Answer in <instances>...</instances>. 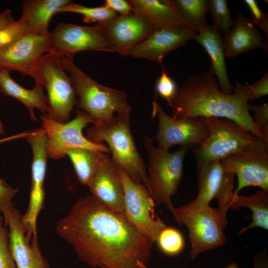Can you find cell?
<instances>
[{
  "label": "cell",
  "mask_w": 268,
  "mask_h": 268,
  "mask_svg": "<svg viewBox=\"0 0 268 268\" xmlns=\"http://www.w3.org/2000/svg\"><path fill=\"white\" fill-rule=\"evenodd\" d=\"M57 234L79 259L100 268L147 266L154 243L124 213L111 209L91 195L79 198L57 223Z\"/></svg>",
  "instance_id": "obj_1"
},
{
  "label": "cell",
  "mask_w": 268,
  "mask_h": 268,
  "mask_svg": "<svg viewBox=\"0 0 268 268\" xmlns=\"http://www.w3.org/2000/svg\"><path fill=\"white\" fill-rule=\"evenodd\" d=\"M248 105L237 86L234 87L232 94L223 93L215 75L209 69L189 77L177 88L168 105L174 118H226L234 121L255 136L263 139L249 113Z\"/></svg>",
  "instance_id": "obj_2"
},
{
  "label": "cell",
  "mask_w": 268,
  "mask_h": 268,
  "mask_svg": "<svg viewBox=\"0 0 268 268\" xmlns=\"http://www.w3.org/2000/svg\"><path fill=\"white\" fill-rule=\"evenodd\" d=\"M130 114H121L109 120L94 122L87 130V137L98 144L105 142L116 168L124 172L135 183H143L148 190L145 164L131 130Z\"/></svg>",
  "instance_id": "obj_3"
},
{
  "label": "cell",
  "mask_w": 268,
  "mask_h": 268,
  "mask_svg": "<svg viewBox=\"0 0 268 268\" xmlns=\"http://www.w3.org/2000/svg\"><path fill=\"white\" fill-rule=\"evenodd\" d=\"M61 64L68 73L76 105L94 122L109 120L121 114H131L132 108L124 91L97 83L75 65L73 59L62 57Z\"/></svg>",
  "instance_id": "obj_4"
},
{
  "label": "cell",
  "mask_w": 268,
  "mask_h": 268,
  "mask_svg": "<svg viewBox=\"0 0 268 268\" xmlns=\"http://www.w3.org/2000/svg\"><path fill=\"white\" fill-rule=\"evenodd\" d=\"M228 210L198 203L194 200L176 208L175 220L180 225H184L189 231L191 244L190 256L192 259L225 243L224 229L228 224Z\"/></svg>",
  "instance_id": "obj_5"
},
{
  "label": "cell",
  "mask_w": 268,
  "mask_h": 268,
  "mask_svg": "<svg viewBox=\"0 0 268 268\" xmlns=\"http://www.w3.org/2000/svg\"><path fill=\"white\" fill-rule=\"evenodd\" d=\"M143 140L148 155V191L156 206L165 205L176 219V208L171 197L178 192L187 150L180 148L170 152L154 145L152 138L145 137Z\"/></svg>",
  "instance_id": "obj_6"
},
{
  "label": "cell",
  "mask_w": 268,
  "mask_h": 268,
  "mask_svg": "<svg viewBox=\"0 0 268 268\" xmlns=\"http://www.w3.org/2000/svg\"><path fill=\"white\" fill-rule=\"evenodd\" d=\"M27 75L46 88L48 107L46 115L58 122H68L76 98L68 75L62 66L61 57L46 53L38 59Z\"/></svg>",
  "instance_id": "obj_7"
},
{
  "label": "cell",
  "mask_w": 268,
  "mask_h": 268,
  "mask_svg": "<svg viewBox=\"0 0 268 268\" xmlns=\"http://www.w3.org/2000/svg\"><path fill=\"white\" fill-rule=\"evenodd\" d=\"M41 127L46 135L48 157L58 160L66 156L67 151L72 148H85L110 153L105 144L90 141L82 134L83 129L93 123L91 117L84 111H77L75 118L65 123L53 120L47 115L40 116Z\"/></svg>",
  "instance_id": "obj_8"
},
{
  "label": "cell",
  "mask_w": 268,
  "mask_h": 268,
  "mask_svg": "<svg viewBox=\"0 0 268 268\" xmlns=\"http://www.w3.org/2000/svg\"><path fill=\"white\" fill-rule=\"evenodd\" d=\"M154 93L153 116L157 115L158 123L155 140L157 147L165 150L175 145L186 150L201 146L209 134L205 118L192 117L177 119L168 115L159 104Z\"/></svg>",
  "instance_id": "obj_9"
},
{
  "label": "cell",
  "mask_w": 268,
  "mask_h": 268,
  "mask_svg": "<svg viewBox=\"0 0 268 268\" xmlns=\"http://www.w3.org/2000/svg\"><path fill=\"white\" fill-rule=\"evenodd\" d=\"M205 118L209 135L201 146L192 150L197 168L239 151L256 137L232 120L216 117Z\"/></svg>",
  "instance_id": "obj_10"
},
{
  "label": "cell",
  "mask_w": 268,
  "mask_h": 268,
  "mask_svg": "<svg viewBox=\"0 0 268 268\" xmlns=\"http://www.w3.org/2000/svg\"><path fill=\"white\" fill-rule=\"evenodd\" d=\"M220 161L237 176L235 195L251 186L268 191V142L256 137L240 150Z\"/></svg>",
  "instance_id": "obj_11"
},
{
  "label": "cell",
  "mask_w": 268,
  "mask_h": 268,
  "mask_svg": "<svg viewBox=\"0 0 268 268\" xmlns=\"http://www.w3.org/2000/svg\"><path fill=\"white\" fill-rule=\"evenodd\" d=\"M117 170L124 188L125 216L155 243L158 235L167 225L157 215L150 193L143 183H135L124 172Z\"/></svg>",
  "instance_id": "obj_12"
},
{
  "label": "cell",
  "mask_w": 268,
  "mask_h": 268,
  "mask_svg": "<svg viewBox=\"0 0 268 268\" xmlns=\"http://www.w3.org/2000/svg\"><path fill=\"white\" fill-rule=\"evenodd\" d=\"M48 42V52L61 57L73 59L76 53L84 51L116 53L98 24L84 26L59 23L49 33Z\"/></svg>",
  "instance_id": "obj_13"
},
{
  "label": "cell",
  "mask_w": 268,
  "mask_h": 268,
  "mask_svg": "<svg viewBox=\"0 0 268 268\" xmlns=\"http://www.w3.org/2000/svg\"><path fill=\"white\" fill-rule=\"evenodd\" d=\"M25 137L31 147L33 157L29 201L27 210L23 214L22 220L27 235L32 238H37V220L43 206L45 196L44 183L48 158L47 139L42 128L26 133Z\"/></svg>",
  "instance_id": "obj_14"
},
{
  "label": "cell",
  "mask_w": 268,
  "mask_h": 268,
  "mask_svg": "<svg viewBox=\"0 0 268 268\" xmlns=\"http://www.w3.org/2000/svg\"><path fill=\"white\" fill-rule=\"evenodd\" d=\"M198 169V194L194 201L209 204L216 200L219 207L231 208L234 194V174L220 160L207 162Z\"/></svg>",
  "instance_id": "obj_15"
},
{
  "label": "cell",
  "mask_w": 268,
  "mask_h": 268,
  "mask_svg": "<svg viewBox=\"0 0 268 268\" xmlns=\"http://www.w3.org/2000/svg\"><path fill=\"white\" fill-rule=\"evenodd\" d=\"M107 40L122 57L146 39L156 28L140 14L133 11L97 24Z\"/></svg>",
  "instance_id": "obj_16"
},
{
  "label": "cell",
  "mask_w": 268,
  "mask_h": 268,
  "mask_svg": "<svg viewBox=\"0 0 268 268\" xmlns=\"http://www.w3.org/2000/svg\"><path fill=\"white\" fill-rule=\"evenodd\" d=\"M197 33L190 26L156 27L146 39L130 49L127 56L162 64L170 52L194 39Z\"/></svg>",
  "instance_id": "obj_17"
},
{
  "label": "cell",
  "mask_w": 268,
  "mask_h": 268,
  "mask_svg": "<svg viewBox=\"0 0 268 268\" xmlns=\"http://www.w3.org/2000/svg\"><path fill=\"white\" fill-rule=\"evenodd\" d=\"M22 218L17 208L11 207L7 223L9 247L17 268H50L40 251L38 239L27 235Z\"/></svg>",
  "instance_id": "obj_18"
},
{
  "label": "cell",
  "mask_w": 268,
  "mask_h": 268,
  "mask_svg": "<svg viewBox=\"0 0 268 268\" xmlns=\"http://www.w3.org/2000/svg\"><path fill=\"white\" fill-rule=\"evenodd\" d=\"M48 35L26 34L0 51V70H15L27 75L38 59L48 52Z\"/></svg>",
  "instance_id": "obj_19"
},
{
  "label": "cell",
  "mask_w": 268,
  "mask_h": 268,
  "mask_svg": "<svg viewBox=\"0 0 268 268\" xmlns=\"http://www.w3.org/2000/svg\"><path fill=\"white\" fill-rule=\"evenodd\" d=\"M91 196L100 203L118 212H124V192L117 169L105 154L89 185Z\"/></svg>",
  "instance_id": "obj_20"
},
{
  "label": "cell",
  "mask_w": 268,
  "mask_h": 268,
  "mask_svg": "<svg viewBox=\"0 0 268 268\" xmlns=\"http://www.w3.org/2000/svg\"><path fill=\"white\" fill-rule=\"evenodd\" d=\"M203 47L209 55L210 70L213 73L221 91L226 94L233 93L234 86L228 76L225 61L223 38L220 32L213 25L206 23L197 30L194 39Z\"/></svg>",
  "instance_id": "obj_21"
},
{
  "label": "cell",
  "mask_w": 268,
  "mask_h": 268,
  "mask_svg": "<svg viewBox=\"0 0 268 268\" xmlns=\"http://www.w3.org/2000/svg\"><path fill=\"white\" fill-rule=\"evenodd\" d=\"M223 44L225 56L227 58L258 48L268 51L263 35L253 26L251 20L239 12L231 28L224 35Z\"/></svg>",
  "instance_id": "obj_22"
},
{
  "label": "cell",
  "mask_w": 268,
  "mask_h": 268,
  "mask_svg": "<svg viewBox=\"0 0 268 268\" xmlns=\"http://www.w3.org/2000/svg\"><path fill=\"white\" fill-rule=\"evenodd\" d=\"M71 2L70 0H24L20 19L26 25L29 34L47 36L52 17Z\"/></svg>",
  "instance_id": "obj_23"
},
{
  "label": "cell",
  "mask_w": 268,
  "mask_h": 268,
  "mask_svg": "<svg viewBox=\"0 0 268 268\" xmlns=\"http://www.w3.org/2000/svg\"><path fill=\"white\" fill-rule=\"evenodd\" d=\"M44 86L40 82L35 81L34 87L31 89L24 88L14 80L9 72L0 70V90L5 95L13 97L27 108L30 118L37 121L34 110H39L45 115L48 110V99L43 91Z\"/></svg>",
  "instance_id": "obj_24"
},
{
  "label": "cell",
  "mask_w": 268,
  "mask_h": 268,
  "mask_svg": "<svg viewBox=\"0 0 268 268\" xmlns=\"http://www.w3.org/2000/svg\"><path fill=\"white\" fill-rule=\"evenodd\" d=\"M133 11L156 27L190 26L181 18L170 0H128ZM191 27V26H190Z\"/></svg>",
  "instance_id": "obj_25"
},
{
  "label": "cell",
  "mask_w": 268,
  "mask_h": 268,
  "mask_svg": "<svg viewBox=\"0 0 268 268\" xmlns=\"http://www.w3.org/2000/svg\"><path fill=\"white\" fill-rule=\"evenodd\" d=\"M241 207L249 208L252 217L251 222L240 230L239 235L255 227L268 229V191L260 189L251 196L236 195L231 209L236 210Z\"/></svg>",
  "instance_id": "obj_26"
},
{
  "label": "cell",
  "mask_w": 268,
  "mask_h": 268,
  "mask_svg": "<svg viewBox=\"0 0 268 268\" xmlns=\"http://www.w3.org/2000/svg\"><path fill=\"white\" fill-rule=\"evenodd\" d=\"M106 153L85 148H72L66 152L79 183L88 186Z\"/></svg>",
  "instance_id": "obj_27"
},
{
  "label": "cell",
  "mask_w": 268,
  "mask_h": 268,
  "mask_svg": "<svg viewBox=\"0 0 268 268\" xmlns=\"http://www.w3.org/2000/svg\"><path fill=\"white\" fill-rule=\"evenodd\" d=\"M173 3L183 20L197 30L204 25L208 12V0H173Z\"/></svg>",
  "instance_id": "obj_28"
},
{
  "label": "cell",
  "mask_w": 268,
  "mask_h": 268,
  "mask_svg": "<svg viewBox=\"0 0 268 268\" xmlns=\"http://www.w3.org/2000/svg\"><path fill=\"white\" fill-rule=\"evenodd\" d=\"M72 12L83 16V21L86 23L97 22L98 24L110 20L117 16V13L105 5L89 7L72 1L63 8L60 12Z\"/></svg>",
  "instance_id": "obj_29"
},
{
  "label": "cell",
  "mask_w": 268,
  "mask_h": 268,
  "mask_svg": "<svg viewBox=\"0 0 268 268\" xmlns=\"http://www.w3.org/2000/svg\"><path fill=\"white\" fill-rule=\"evenodd\" d=\"M165 254L173 256L180 254L185 246L183 235L177 229L166 226L158 235L155 241Z\"/></svg>",
  "instance_id": "obj_30"
},
{
  "label": "cell",
  "mask_w": 268,
  "mask_h": 268,
  "mask_svg": "<svg viewBox=\"0 0 268 268\" xmlns=\"http://www.w3.org/2000/svg\"><path fill=\"white\" fill-rule=\"evenodd\" d=\"M208 12L213 20V26L225 35L231 28L233 20L226 0H208Z\"/></svg>",
  "instance_id": "obj_31"
},
{
  "label": "cell",
  "mask_w": 268,
  "mask_h": 268,
  "mask_svg": "<svg viewBox=\"0 0 268 268\" xmlns=\"http://www.w3.org/2000/svg\"><path fill=\"white\" fill-rule=\"evenodd\" d=\"M28 34L26 25L20 19L0 29V51Z\"/></svg>",
  "instance_id": "obj_32"
},
{
  "label": "cell",
  "mask_w": 268,
  "mask_h": 268,
  "mask_svg": "<svg viewBox=\"0 0 268 268\" xmlns=\"http://www.w3.org/2000/svg\"><path fill=\"white\" fill-rule=\"evenodd\" d=\"M237 86L241 91L246 100L253 101L268 94V73L267 71L263 77L256 82L250 84L244 85L236 82Z\"/></svg>",
  "instance_id": "obj_33"
},
{
  "label": "cell",
  "mask_w": 268,
  "mask_h": 268,
  "mask_svg": "<svg viewBox=\"0 0 268 268\" xmlns=\"http://www.w3.org/2000/svg\"><path fill=\"white\" fill-rule=\"evenodd\" d=\"M177 88L175 81L163 67L160 76L156 82L154 93L166 100L169 105L175 96Z\"/></svg>",
  "instance_id": "obj_34"
},
{
  "label": "cell",
  "mask_w": 268,
  "mask_h": 268,
  "mask_svg": "<svg viewBox=\"0 0 268 268\" xmlns=\"http://www.w3.org/2000/svg\"><path fill=\"white\" fill-rule=\"evenodd\" d=\"M19 189L13 188L0 178V212L3 215V225L7 226L8 213L13 206L12 200L17 194Z\"/></svg>",
  "instance_id": "obj_35"
},
{
  "label": "cell",
  "mask_w": 268,
  "mask_h": 268,
  "mask_svg": "<svg viewBox=\"0 0 268 268\" xmlns=\"http://www.w3.org/2000/svg\"><path fill=\"white\" fill-rule=\"evenodd\" d=\"M0 216V268H17L9 247L8 231Z\"/></svg>",
  "instance_id": "obj_36"
},
{
  "label": "cell",
  "mask_w": 268,
  "mask_h": 268,
  "mask_svg": "<svg viewBox=\"0 0 268 268\" xmlns=\"http://www.w3.org/2000/svg\"><path fill=\"white\" fill-rule=\"evenodd\" d=\"M248 110L254 114L252 118L260 130L263 138L268 142V104L264 103L260 105H248Z\"/></svg>",
  "instance_id": "obj_37"
},
{
  "label": "cell",
  "mask_w": 268,
  "mask_h": 268,
  "mask_svg": "<svg viewBox=\"0 0 268 268\" xmlns=\"http://www.w3.org/2000/svg\"><path fill=\"white\" fill-rule=\"evenodd\" d=\"M104 5L116 13H119L121 15H127L133 11L128 0H106Z\"/></svg>",
  "instance_id": "obj_38"
},
{
  "label": "cell",
  "mask_w": 268,
  "mask_h": 268,
  "mask_svg": "<svg viewBox=\"0 0 268 268\" xmlns=\"http://www.w3.org/2000/svg\"><path fill=\"white\" fill-rule=\"evenodd\" d=\"M244 1L251 11L253 17V19H251L252 23H255L263 18L266 13L261 10L255 0H245Z\"/></svg>",
  "instance_id": "obj_39"
},
{
  "label": "cell",
  "mask_w": 268,
  "mask_h": 268,
  "mask_svg": "<svg viewBox=\"0 0 268 268\" xmlns=\"http://www.w3.org/2000/svg\"><path fill=\"white\" fill-rule=\"evenodd\" d=\"M253 268H268V258L266 250L256 255L254 258Z\"/></svg>",
  "instance_id": "obj_40"
},
{
  "label": "cell",
  "mask_w": 268,
  "mask_h": 268,
  "mask_svg": "<svg viewBox=\"0 0 268 268\" xmlns=\"http://www.w3.org/2000/svg\"><path fill=\"white\" fill-rule=\"evenodd\" d=\"M15 20L13 19L11 10L5 9L0 13V29L11 24Z\"/></svg>",
  "instance_id": "obj_41"
},
{
  "label": "cell",
  "mask_w": 268,
  "mask_h": 268,
  "mask_svg": "<svg viewBox=\"0 0 268 268\" xmlns=\"http://www.w3.org/2000/svg\"><path fill=\"white\" fill-rule=\"evenodd\" d=\"M256 24L258 25L259 27L262 28L264 31L265 32L267 35V40H268V15L267 13H265L264 16L262 19L259 21L255 22Z\"/></svg>",
  "instance_id": "obj_42"
},
{
  "label": "cell",
  "mask_w": 268,
  "mask_h": 268,
  "mask_svg": "<svg viewBox=\"0 0 268 268\" xmlns=\"http://www.w3.org/2000/svg\"><path fill=\"white\" fill-rule=\"evenodd\" d=\"M225 268H239L238 265L236 263L233 262V263H230Z\"/></svg>",
  "instance_id": "obj_43"
},
{
  "label": "cell",
  "mask_w": 268,
  "mask_h": 268,
  "mask_svg": "<svg viewBox=\"0 0 268 268\" xmlns=\"http://www.w3.org/2000/svg\"><path fill=\"white\" fill-rule=\"evenodd\" d=\"M0 135H4V128H3V125L0 119Z\"/></svg>",
  "instance_id": "obj_44"
},
{
  "label": "cell",
  "mask_w": 268,
  "mask_h": 268,
  "mask_svg": "<svg viewBox=\"0 0 268 268\" xmlns=\"http://www.w3.org/2000/svg\"><path fill=\"white\" fill-rule=\"evenodd\" d=\"M142 268H148L147 266H144Z\"/></svg>",
  "instance_id": "obj_45"
}]
</instances>
